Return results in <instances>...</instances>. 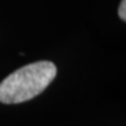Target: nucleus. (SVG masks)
<instances>
[{
	"instance_id": "nucleus-1",
	"label": "nucleus",
	"mask_w": 126,
	"mask_h": 126,
	"mask_svg": "<svg viewBox=\"0 0 126 126\" xmlns=\"http://www.w3.org/2000/svg\"><path fill=\"white\" fill-rule=\"evenodd\" d=\"M56 74V65L49 61H39L20 68L0 83V102L18 104L34 98L53 82Z\"/></svg>"
},
{
	"instance_id": "nucleus-2",
	"label": "nucleus",
	"mask_w": 126,
	"mask_h": 126,
	"mask_svg": "<svg viewBox=\"0 0 126 126\" xmlns=\"http://www.w3.org/2000/svg\"><path fill=\"white\" fill-rule=\"evenodd\" d=\"M119 16L122 18L123 21L126 20V0H122V4L119 6Z\"/></svg>"
}]
</instances>
